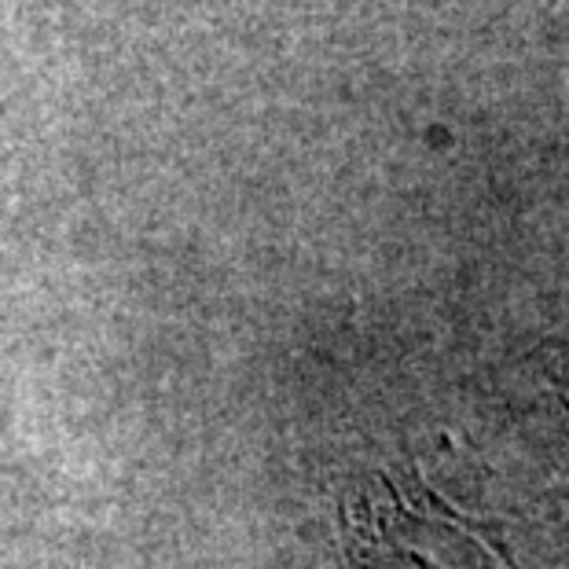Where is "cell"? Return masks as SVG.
<instances>
[{"label": "cell", "instance_id": "6da1fadb", "mask_svg": "<svg viewBox=\"0 0 569 569\" xmlns=\"http://www.w3.org/2000/svg\"><path fill=\"white\" fill-rule=\"evenodd\" d=\"M349 569H518L507 548L456 507L393 481L353 518Z\"/></svg>", "mask_w": 569, "mask_h": 569}]
</instances>
